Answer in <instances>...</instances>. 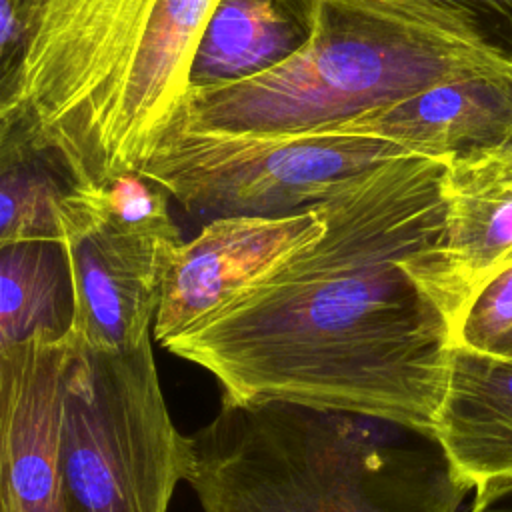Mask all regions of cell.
<instances>
[{"label": "cell", "mask_w": 512, "mask_h": 512, "mask_svg": "<svg viewBox=\"0 0 512 512\" xmlns=\"http://www.w3.org/2000/svg\"><path fill=\"white\" fill-rule=\"evenodd\" d=\"M314 134L388 140L442 160L496 150L512 134V66L436 84Z\"/></svg>", "instance_id": "obj_10"}, {"label": "cell", "mask_w": 512, "mask_h": 512, "mask_svg": "<svg viewBox=\"0 0 512 512\" xmlns=\"http://www.w3.org/2000/svg\"><path fill=\"white\" fill-rule=\"evenodd\" d=\"M74 302L58 242L0 246V350L32 338H72Z\"/></svg>", "instance_id": "obj_14"}, {"label": "cell", "mask_w": 512, "mask_h": 512, "mask_svg": "<svg viewBox=\"0 0 512 512\" xmlns=\"http://www.w3.org/2000/svg\"><path fill=\"white\" fill-rule=\"evenodd\" d=\"M434 434L470 490L512 480V354L454 344Z\"/></svg>", "instance_id": "obj_12"}, {"label": "cell", "mask_w": 512, "mask_h": 512, "mask_svg": "<svg viewBox=\"0 0 512 512\" xmlns=\"http://www.w3.org/2000/svg\"><path fill=\"white\" fill-rule=\"evenodd\" d=\"M74 302V336L126 352L150 342L164 276L182 244L176 222L132 224L112 214L98 188L72 186L56 202Z\"/></svg>", "instance_id": "obj_7"}, {"label": "cell", "mask_w": 512, "mask_h": 512, "mask_svg": "<svg viewBox=\"0 0 512 512\" xmlns=\"http://www.w3.org/2000/svg\"><path fill=\"white\" fill-rule=\"evenodd\" d=\"M510 66L410 8L322 0L318 28L300 52L254 78L190 90L170 122L216 134H314L436 84Z\"/></svg>", "instance_id": "obj_4"}, {"label": "cell", "mask_w": 512, "mask_h": 512, "mask_svg": "<svg viewBox=\"0 0 512 512\" xmlns=\"http://www.w3.org/2000/svg\"><path fill=\"white\" fill-rule=\"evenodd\" d=\"M454 344L490 352L512 354V266L492 278L464 312Z\"/></svg>", "instance_id": "obj_17"}, {"label": "cell", "mask_w": 512, "mask_h": 512, "mask_svg": "<svg viewBox=\"0 0 512 512\" xmlns=\"http://www.w3.org/2000/svg\"><path fill=\"white\" fill-rule=\"evenodd\" d=\"M446 226L432 290L456 328L478 292L512 266V190L478 156L448 160Z\"/></svg>", "instance_id": "obj_11"}, {"label": "cell", "mask_w": 512, "mask_h": 512, "mask_svg": "<svg viewBox=\"0 0 512 512\" xmlns=\"http://www.w3.org/2000/svg\"><path fill=\"white\" fill-rule=\"evenodd\" d=\"M488 168V172L506 188L512 190V134L496 150L474 154Z\"/></svg>", "instance_id": "obj_20"}, {"label": "cell", "mask_w": 512, "mask_h": 512, "mask_svg": "<svg viewBox=\"0 0 512 512\" xmlns=\"http://www.w3.org/2000/svg\"><path fill=\"white\" fill-rule=\"evenodd\" d=\"M410 8L512 62V0H382Z\"/></svg>", "instance_id": "obj_16"}, {"label": "cell", "mask_w": 512, "mask_h": 512, "mask_svg": "<svg viewBox=\"0 0 512 512\" xmlns=\"http://www.w3.org/2000/svg\"><path fill=\"white\" fill-rule=\"evenodd\" d=\"M220 0H38L0 128L52 152L72 186L136 172L190 92Z\"/></svg>", "instance_id": "obj_2"}, {"label": "cell", "mask_w": 512, "mask_h": 512, "mask_svg": "<svg viewBox=\"0 0 512 512\" xmlns=\"http://www.w3.org/2000/svg\"><path fill=\"white\" fill-rule=\"evenodd\" d=\"M38 0H2L0 2V98L6 96L24 62Z\"/></svg>", "instance_id": "obj_18"}, {"label": "cell", "mask_w": 512, "mask_h": 512, "mask_svg": "<svg viewBox=\"0 0 512 512\" xmlns=\"http://www.w3.org/2000/svg\"><path fill=\"white\" fill-rule=\"evenodd\" d=\"M324 230L320 202L278 216L208 220L170 262L152 334L166 346Z\"/></svg>", "instance_id": "obj_8"}, {"label": "cell", "mask_w": 512, "mask_h": 512, "mask_svg": "<svg viewBox=\"0 0 512 512\" xmlns=\"http://www.w3.org/2000/svg\"><path fill=\"white\" fill-rule=\"evenodd\" d=\"M68 340L0 350V512H66L60 416Z\"/></svg>", "instance_id": "obj_9"}, {"label": "cell", "mask_w": 512, "mask_h": 512, "mask_svg": "<svg viewBox=\"0 0 512 512\" xmlns=\"http://www.w3.org/2000/svg\"><path fill=\"white\" fill-rule=\"evenodd\" d=\"M194 456L166 408L150 342L108 352L72 334L60 416L66 512H168Z\"/></svg>", "instance_id": "obj_5"}, {"label": "cell", "mask_w": 512, "mask_h": 512, "mask_svg": "<svg viewBox=\"0 0 512 512\" xmlns=\"http://www.w3.org/2000/svg\"><path fill=\"white\" fill-rule=\"evenodd\" d=\"M322 0H220L190 66V90L226 86L264 74L314 36Z\"/></svg>", "instance_id": "obj_13"}, {"label": "cell", "mask_w": 512, "mask_h": 512, "mask_svg": "<svg viewBox=\"0 0 512 512\" xmlns=\"http://www.w3.org/2000/svg\"><path fill=\"white\" fill-rule=\"evenodd\" d=\"M192 442L202 512H458L470 492L434 430L360 412L222 398Z\"/></svg>", "instance_id": "obj_3"}, {"label": "cell", "mask_w": 512, "mask_h": 512, "mask_svg": "<svg viewBox=\"0 0 512 512\" xmlns=\"http://www.w3.org/2000/svg\"><path fill=\"white\" fill-rule=\"evenodd\" d=\"M448 160L390 158L320 206L324 234L164 348L224 400H284L434 430L454 326L434 292Z\"/></svg>", "instance_id": "obj_1"}, {"label": "cell", "mask_w": 512, "mask_h": 512, "mask_svg": "<svg viewBox=\"0 0 512 512\" xmlns=\"http://www.w3.org/2000/svg\"><path fill=\"white\" fill-rule=\"evenodd\" d=\"M412 154L362 136H246L170 122L136 172L194 216H278L318 204L374 166Z\"/></svg>", "instance_id": "obj_6"}, {"label": "cell", "mask_w": 512, "mask_h": 512, "mask_svg": "<svg viewBox=\"0 0 512 512\" xmlns=\"http://www.w3.org/2000/svg\"><path fill=\"white\" fill-rule=\"evenodd\" d=\"M468 512H512V480H500L478 488Z\"/></svg>", "instance_id": "obj_19"}, {"label": "cell", "mask_w": 512, "mask_h": 512, "mask_svg": "<svg viewBox=\"0 0 512 512\" xmlns=\"http://www.w3.org/2000/svg\"><path fill=\"white\" fill-rule=\"evenodd\" d=\"M72 188L62 162L12 128H0V246L58 242L56 202Z\"/></svg>", "instance_id": "obj_15"}]
</instances>
